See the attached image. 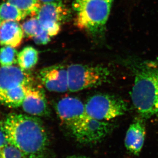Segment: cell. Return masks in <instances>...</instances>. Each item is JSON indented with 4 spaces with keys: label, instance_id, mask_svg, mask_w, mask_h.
I'll return each instance as SVG.
<instances>
[{
    "label": "cell",
    "instance_id": "1",
    "mask_svg": "<svg viewBox=\"0 0 158 158\" xmlns=\"http://www.w3.org/2000/svg\"><path fill=\"white\" fill-rule=\"evenodd\" d=\"M2 127L8 143L18 148L26 158H46L49 137L40 119L12 113L7 116Z\"/></svg>",
    "mask_w": 158,
    "mask_h": 158
},
{
    "label": "cell",
    "instance_id": "2",
    "mask_svg": "<svg viewBox=\"0 0 158 158\" xmlns=\"http://www.w3.org/2000/svg\"><path fill=\"white\" fill-rule=\"evenodd\" d=\"M133 105L142 116L158 117V63L144 61L134 68Z\"/></svg>",
    "mask_w": 158,
    "mask_h": 158
},
{
    "label": "cell",
    "instance_id": "3",
    "mask_svg": "<svg viewBox=\"0 0 158 158\" xmlns=\"http://www.w3.org/2000/svg\"><path fill=\"white\" fill-rule=\"evenodd\" d=\"M114 0H74L75 25L95 37L105 34Z\"/></svg>",
    "mask_w": 158,
    "mask_h": 158
},
{
    "label": "cell",
    "instance_id": "4",
    "mask_svg": "<svg viewBox=\"0 0 158 158\" xmlns=\"http://www.w3.org/2000/svg\"><path fill=\"white\" fill-rule=\"evenodd\" d=\"M69 91L76 92L98 87L110 81L111 72L101 65L75 64L68 67Z\"/></svg>",
    "mask_w": 158,
    "mask_h": 158
},
{
    "label": "cell",
    "instance_id": "5",
    "mask_svg": "<svg viewBox=\"0 0 158 158\" xmlns=\"http://www.w3.org/2000/svg\"><path fill=\"white\" fill-rule=\"evenodd\" d=\"M87 115L101 121H107L124 115L127 110L122 99L112 95L96 94L85 104Z\"/></svg>",
    "mask_w": 158,
    "mask_h": 158
},
{
    "label": "cell",
    "instance_id": "6",
    "mask_svg": "<svg viewBox=\"0 0 158 158\" xmlns=\"http://www.w3.org/2000/svg\"><path fill=\"white\" fill-rule=\"evenodd\" d=\"M70 11L63 2L43 4L36 16L51 37L58 35L61 26L69 19Z\"/></svg>",
    "mask_w": 158,
    "mask_h": 158
},
{
    "label": "cell",
    "instance_id": "7",
    "mask_svg": "<svg viewBox=\"0 0 158 158\" xmlns=\"http://www.w3.org/2000/svg\"><path fill=\"white\" fill-rule=\"evenodd\" d=\"M112 128V125L87 115L72 130L75 139L83 144H95L105 138Z\"/></svg>",
    "mask_w": 158,
    "mask_h": 158
},
{
    "label": "cell",
    "instance_id": "8",
    "mask_svg": "<svg viewBox=\"0 0 158 158\" xmlns=\"http://www.w3.org/2000/svg\"><path fill=\"white\" fill-rule=\"evenodd\" d=\"M55 110L61 122L71 131L88 115L85 105L76 97L61 99L55 106Z\"/></svg>",
    "mask_w": 158,
    "mask_h": 158
},
{
    "label": "cell",
    "instance_id": "9",
    "mask_svg": "<svg viewBox=\"0 0 158 158\" xmlns=\"http://www.w3.org/2000/svg\"><path fill=\"white\" fill-rule=\"evenodd\" d=\"M37 76L48 91L56 93L69 91L68 68L64 65L55 64L44 68L40 70Z\"/></svg>",
    "mask_w": 158,
    "mask_h": 158
},
{
    "label": "cell",
    "instance_id": "10",
    "mask_svg": "<svg viewBox=\"0 0 158 158\" xmlns=\"http://www.w3.org/2000/svg\"><path fill=\"white\" fill-rule=\"evenodd\" d=\"M25 95L22 107L24 112L35 117L46 116L49 110L44 91L42 88L30 84L25 85Z\"/></svg>",
    "mask_w": 158,
    "mask_h": 158
},
{
    "label": "cell",
    "instance_id": "11",
    "mask_svg": "<svg viewBox=\"0 0 158 158\" xmlns=\"http://www.w3.org/2000/svg\"><path fill=\"white\" fill-rule=\"evenodd\" d=\"M33 81L30 73L19 67L0 65V93L19 85H28Z\"/></svg>",
    "mask_w": 158,
    "mask_h": 158
},
{
    "label": "cell",
    "instance_id": "12",
    "mask_svg": "<svg viewBox=\"0 0 158 158\" xmlns=\"http://www.w3.org/2000/svg\"><path fill=\"white\" fill-rule=\"evenodd\" d=\"M145 127L144 123L138 119L131 124L127 131L124 144L127 151L135 155H139L144 143Z\"/></svg>",
    "mask_w": 158,
    "mask_h": 158
},
{
    "label": "cell",
    "instance_id": "13",
    "mask_svg": "<svg viewBox=\"0 0 158 158\" xmlns=\"http://www.w3.org/2000/svg\"><path fill=\"white\" fill-rule=\"evenodd\" d=\"M24 35L18 22L5 21L0 26V45L17 48L21 45Z\"/></svg>",
    "mask_w": 158,
    "mask_h": 158
},
{
    "label": "cell",
    "instance_id": "14",
    "mask_svg": "<svg viewBox=\"0 0 158 158\" xmlns=\"http://www.w3.org/2000/svg\"><path fill=\"white\" fill-rule=\"evenodd\" d=\"M25 85L11 88L0 93V104L11 108L22 105L25 95Z\"/></svg>",
    "mask_w": 158,
    "mask_h": 158
},
{
    "label": "cell",
    "instance_id": "15",
    "mask_svg": "<svg viewBox=\"0 0 158 158\" xmlns=\"http://www.w3.org/2000/svg\"><path fill=\"white\" fill-rule=\"evenodd\" d=\"M39 60V52L33 47L23 48L18 55V64L23 70L28 71L33 68Z\"/></svg>",
    "mask_w": 158,
    "mask_h": 158
},
{
    "label": "cell",
    "instance_id": "16",
    "mask_svg": "<svg viewBox=\"0 0 158 158\" xmlns=\"http://www.w3.org/2000/svg\"><path fill=\"white\" fill-rule=\"evenodd\" d=\"M27 15L14 5L5 2L0 4V19L5 21L19 22L24 19Z\"/></svg>",
    "mask_w": 158,
    "mask_h": 158
},
{
    "label": "cell",
    "instance_id": "17",
    "mask_svg": "<svg viewBox=\"0 0 158 158\" xmlns=\"http://www.w3.org/2000/svg\"><path fill=\"white\" fill-rule=\"evenodd\" d=\"M24 36L33 40L47 32L36 17H32L22 25Z\"/></svg>",
    "mask_w": 158,
    "mask_h": 158
},
{
    "label": "cell",
    "instance_id": "18",
    "mask_svg": "<svg viewBox=\"0 0 158 158\" xmlns=\"http://www.w3.org/2000/svg\"><path fill=\"white\" fill-rule=\"evenodd\" d=\"M14 5L26 15L36 17L42 4L38 0H5Z\"/></svg>",
    "mask_w": 158,
    "mask_h": 158
},
{
    "label": "cell",
    "instance_id": "19",
    "mask_svg": "<svg viewBox=\"0 0 158 158\" xmlns=\"http://www.w3.org/2000/svg\"><path fill=\"white\" fill-rule=\"evenodd\" d=\"M18 53L15 48L4 46L0 49V65L14 66L18 63Z\"/></svg>",
    "mask_w": 158,
    "mask_h": 158
},
{
    "label": "cell",
    "instance_id": "20",
    "mask_svg": "<svg viewBox=\"0 0 158 158\" xmlns=\"http://www.w3.org/2000/svg\"><path fill=\"white\" fill-rule=\"evenodd\" d=\"M0 158H26L18 148L8 144L0 150Z\"/></svg>",
    "mask_w": 158,
    "mask_h": 158
},
{
    "label": "cell",
    "instance_id": "21",
    "mask_svg": "<svg viewBox=\"0 0 158 158\" xmlns=\"http://www.w3.org/2000/svg\"><path fill=\"white\" fill-rule=\"evenodd\" d=\"M8 144L2 125H0V150Z\"/></svg>",
    "mask_w": 158,
    "mask_h": 158
},
{
    "label": "cell",
    "instance_id": "22",
    "mask_svg": "<svg viewBox=\"0 0 158 158\" xmlns=\"http://www.w3.org/2000/svg\"><path fill=\"white\" fill-rule=\"evenodd\" d=\"M42 4L45 3H55V2H63V0H38Z\"/></svg>",
    "mask_w": 158,
    "mask_h": 158
},
{
    "label": "cell",
    "instance_id": "23",
    "mask_svg": "<svg viewBox=\"0 0 158 158\" xmlns=\"http://www.w3.org/2000/svg\"><path fill=\"white\" fill-rule=\"evenodd\" d=\"M66 158H87V157L82 156L72 155L68 157H66Z\"/></svg>",
    "mask_w": 158,
    "mask_h": 158
},
{
    "label": "cell",
    "instance_id": "24",
    "mask_svg": "<svg viewBox=\"0 0 158 158\" xmlns=\"http://www.w3.org/2000/svg\"><path fill=\"white\" fill-rule=\"evenodd\" d=\"M1 23H2L1 19H0V26H1Z\"/></svg>",
    "mask_w": 158,
    "mask_h": 158
}]
</instances>
